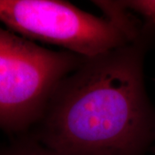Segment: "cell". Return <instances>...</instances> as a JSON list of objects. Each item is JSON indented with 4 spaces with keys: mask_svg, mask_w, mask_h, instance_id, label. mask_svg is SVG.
Instances as JSON below:
<instances>
[{
    "mask_svg": "<svg viewBox=\"0 0 155 155\" xmlns=\"http://www.w3.org/2000/svg\"><path fill=\"white\" fill-rule=\"evenodd\" d=\"M124 3L144 25L155 27V0H132Z\"/></svg>",
    "mask_w": 155,
    "mask_h": 155,
    "instance_id": "cell-5",
    "label": "cell"
},
{
    "mask_svg": "<svg viewBox=\"0 0 155 155\" xmlns=\"http://www.w3.org/2000/svg\"><path fill=\"white\" fill-rule=\"evenodd\" d=\"M84 58L46 48L0 26V131L11 138L29 133L57 85Z\"/></svg>",
    "mask_w": 155,
    "mask_h": 155,
    "instance_id": "cell-2",
    "label": "cell"
},
{
    "mask_svg": "<svg viewBox=\"0 0 155 155\" xmlns=\"http://www.w3.org/2000/svg\"><path fill=\"white\" fill-rule=\"evenodd\" d=\"M155 31L84 58L57 85L29 134L61 155H147L155 145V106L144 77Z\"/></svg>",
    "mask_w": 155,
    "mask_h": 155,
    "instance_id": "cell-1",
    "label": "cell"
},
{
    "mask_svg": "<svg viewBox=\"0 0 155 155\" xmlns=\"http://www.w3.org/2000/svg\"><path fill=\"white\" fill-rule=\"evenodd\" d=\"M0 22L30 41L93 57L130 43L110 20L59 0H0Z\"/></svg>",
    "mask_w": 155,
    "mask_h": 155,
    "instance_id": "cell-3",
    "label": "cell"
},
{
    "mask_svg": "<svg viewBox=\"0 0 155 155\" xmlns=\"http://www.w3.org/2000/svg\"><path fill=\"white\" fill-rule=\"evenodd\" d=\"M0 155H61L40 143L29 134L11 138L0 147Z\"/></svg>",
    "mask_w": 155,
    "mask_h": 155,
    "instance_id": "cell-4",
    "label": "cell"
},
{
    "mask_svg": "<svg viewBox=\"0 0 155 155\" xmlns=\"http://www.w3.org/2000/svg\"><path fill=\"white\" fill-rule=\"evenodd\" d=\"M152 153H153V154L155 155V145L153 146V149H152V151H151Z\"/></svg>",
    "mask_w": 155,
    "mask_h": 155,
    "instance_id": "cell-6",
    "label": "cell"
}]
</instances>
